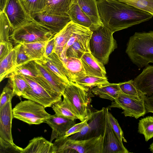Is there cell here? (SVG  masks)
Returning a JSON list of instances; mask_svg holds the SVG:
<instances>
[{"label":"cell","mask_w":153,"mask_h":153,"mask_svg":"<svg viewBox=\"0 0 153 153\" xmlns=\"http://www.w3.org/2000/svg\"><path fill=\"white\" fill-rule=\"evenodd\" d=\"M23 149L0 139V153H22Z\"/></svg>","instance_id":"40"},{"label":"cell","mask_w":153,"mask_h":153,"mask_svg":"<svg viewBox=\"0 0 153 153\" xmlns=\"http://www.w3.org/2000/svg\"><path fill=\"white\" fill-rule=\"evenodd\" d=\"M43 105L30 100L21 101L12 109L13 118L29 124L45 122L51 115Z\"/></svg>","instance_id":"7"},{"label":"cell","mask_w":153,"mask_h":153,"mask_svg":"<svg viewBox=\"0 0 153 153\" xmlns=\"http://www.w3.org/2000/svg\"><path fill=\"white\" fill-rule=\"evenodd\" d=\"M103 24L113 33L146 22L153 16L116 0H97Z\"/></svg>","instance_id":"1"},{"label":"cell","mask_w":153,"mask_h":153,"mask_svg":"<svg viewBox=\"0 0 153 153\" xmlns=\"http://www.w3.org/2000/svg\"><path fill=\"white\" fill-rule=\"evenodd\" d=\"M146 113H153V94L146 96L144 99Z\"/></svg>","instance_id":"46"},{"label":"cell","mask_w":153,"mask_h":153,"mask_svg":"<svg viewBox=\"0 0 153 153\" xmlns=\"http://www.w3.org/2000/svg\"><path fill=\"white\" fill-rule=\"evenodd\" d=\"M134 81L138 88L146 96L153 95V65L146 66Z\"/></svg>","instance_id":"19"},{"label":"cell","mask_w":153,"mask_h":153,"mask_svg":"<svg viewBox=\"0 0 153 153\" xmlns=\"http://www.w3.org/2000/svg\"><path fill=\"white\" fill-rule=\"evenodd\" d=\"M106 108L91 112L88 124L79 132L74 134L69 138L81 140L103 136L106 120Z\"/></svg>","instance_id":"8"},{"label":"cell","mask_w":153,"mask_h":153,"mask_svg":"<svg viewBox=\"0 0 153 153\" xmlns=\"http://www.w3.org/2000/svg\"><path fill=\"white\" fill-rule=\"evenodd\" d=\"M54 35L36 20L13 30L10 39L16 44L47 42Z\"/></svg>","instance_id":"6"},{"label":"cell","mask_w":153,"mask_h":153,"mask_svg":"<svg viewBox=\"0 0 153 153\" xmlns=\"http://www.w3.org/2000/svg\"><path fill=\"white\" fill-rule=\"evenodd\" d=\"M8 0H0V12L4 11Z\"/></svg>","instance_id":"47"},{"label":"cell","mask_w":153,"mask_h":153,"mask_svg":"<svg viewBox=\"0 0 153 153\" xmlns=\"http://www.w3.org/2000/svg\"><path fill=\"white\" fill-rule=\"evenodd\" d=\"M34 19L50 30L55 35L62 30L70 21L68 15H57L42 12Z\"/></svg>","instance_id":"12"},{"label":"cell","mask_w":153,"mask_h":153,"mask_svg":"<svg viewBox=\"0 0 153 153\" xmlns=\"http://www.w3.org/2000/svg\"><path fill=\"white\" fill-rule=\"evenodd\" d=\"M75 82L81 86L90 89L109 83L106 77H101L88 75Z\"/></svg>","instance_id":"34"},{"label":"cell","mask_w":153,"mask_h":153,"mask_svg":"<svg viewBox=\"0 0 153 153\" xmlns=\"http://www.w3.org/2000/svg\"><path fill=\"white\" fill-rule=\"evenodd\" d=\"M46 42H37L22 44L27 55L35 60L41 59L44 57Z\"/></svg>","instance_id":"31"},{"label":"cell","mask_w":153,"mask_h":153,"mask_svg":"<svg viewBox=\"0 0 153 153\" xmlns=\"http://www.w3.org/2000/svg\"><path fill=\"white\" fill-rule=\"evenodd\" d=\"M13 72L28 76L48 90L53 92L59 93L53 89L42 76L37 68L34 60L29 61L17 66Z\"/></svg>","instance_id":"17"},{"label":"cell","mask_w":153,"mask_h":153,"mask_svg":"<svg viewBox=\"0 0 153 153\" xmlns=\"http://www.w3.org/2000/svg\"><path fill=\"white\" fill-rule=\"evenodd\" d=\"M74 0H46L42 12L57 15H68L67 13Z\"/></svg>","instance_id":"30"},{"label":"cell","mask_w":153,"mask_h":153,"mask_svg":"<svg viewBox=\"0 0 153 153\" xmlns=\"http://www.w3.org/2000/svg\"><path fill=\"white\" fill-rule=\"evenodd\" d=\"M121 92L133 97L145 99L146 95L141 91L135 84L134 80L119 83Z\"/></svg>","instance_id":"36"},{"label":"cell","mask_w":153,"mask_h":153,"mask_svg":"<svg viewBox=\"0 0 153 153\" xmlns=\"http://www.w3.org/2000/svg\"><path fill=\"white\" fill-rule=\"evenodd\" d=\"M0 61L8 54L13 48L10 41L0 42Z\"/></svg>","instance_id":"44"},{"label":"cell","mask_w":153,"mask_h":153,"mask_svg":"<svg viewBox=\"0 0 153 153\" xmlns=\"http://www.w3.org/2000/svg\"><path fill=\"white\" fill-rule=\"evenodd\" d=\"M7 78H9L8 85L13 90L14 96L22 97L30 89L29 84L20 74L13 72Z\"/></svg>","instance_id":"28"},{"label":"cell","mask_w":153,"mask_h":153,"mask_svg":"<svg viewBox=\"0 0 153 153\" xmlns=\"http://www.w3.org/2000/svg\"><path fill=\"white\" fill-rule=\"evenodd\" d=\"M62 60L70 76L71 81L75 82L87 75L81 59L66 57Z\"/></svg>","instance_id":"24"},{"label":"cell","mask_w":153,"mask_h":153,"mask_svg":"<svg viewBox=\"0 0 153 153\" xmlns=\"http://www.w3.org/2000/svg\"><path fill=\"white\" fill-rule=\"evenodd\" d=\"M138 132L144 135L146 142L153 137V116H148L139 120Z\"/></svg>","instance_id":"35"},{"label":"cell","mask_w":153,"mask_h":153,"mask_svg":"<svg viewBox=\"0 0 153 153\" xmlns=\"http://www.w3.org/2000/svg\"><path fill=\"white\" fill-rule=\"evenodd\" d=\"M91 91L95 95L100 97L115 101L121 92L119 83L108 84L95 87L92 88Z\"/></svg>","instance_id":"29"},{"label":"cell","mask_w":153,"mask_h":153,"mask_svg":"<svg viewBox=\"0 0 153 153\" xmlns=\"http://www.w3.org/2000/svg\"><path fill=\"white\" fill-rule=\"evenodd\" d=\"M4 11L12 30L36 21L27 13L21 0H8Z\"/></svg>","instance_id":"11"},{"label":"cell","mask_w":153,"mask_h":153,"mask_svg":"<svg viewBox=\"0 0 153 153\" xmlns=\"http://www.w3.org/2000/svg\"><path fill=\"white\" fill-rule=\"evenodd\" d=\"M52 128L50 141L59 137L63 136L65 133L76 124L74 120L55 114L51 115L45 122Z\"/></svg>","instance_id":"16"},{"label":"cell","mask_w":153,"mask_h":153,"mask_svg":"<svg viewBox=\"0 0 153 153\" xmlns=\"http://www.w3.org/2000/svg\"><path fill=\"white\" fill-rule=\"evenodd\" d=\"M80 8L90 18L94 25L98 27L103 25L98 12L96 0H76Z\"/></svg>","instance_id":"26"},{"label":"cell","mask_w":153,"mask_h":153,"mask_svg":"<svg viewBox=\"0 0 153 153\" xmlns=\"http://www.w3.org/2000/svg\"><path fill=\"white\" fill-rule=\"evenodd\" d=\"M28 14L34 19L35 16L45 9L46 0H25L21 1Z\"/></svg>","instance_id":"33"},{"label":"cell","mask_w":153,"mask_h":153,"mask_svg":"<svg viewBox=\"0 0 153 153\" xmlns=\"http://www.w3.org/2000/svg\"><path fill=\"white\" fill-rule=\"evenodd\" d=\"M21 44H18L13 48L10 53L0 61V81L1 82L15 70L18 50Z\"/></svg>","instance_id":"25"},{"label":"cell","mask_w":153,"mask_h":153,"mask_svg":"<svg viewBox=\"0 0 153 153\" xmlns=\"http://www.w3.org/2000/svg\"><path fill=\"white\" fill-rule=\"evenodd\" d=\"M11 25L5 13L0 12V42L10 41Z\"/></svg>","instance_id":"37"},{"label":"cell","mask_w":153,"mask_h":153,"mask_svg":"<svg viewBox=\"0 0 153 153\" xmlns=\"http://www.w3.org/2000/svg\"><path fill=\"white\" fill-rule=\"evenodd\" d=\"M54 36L46 42L44 57H48L54 52L55 45Z\"/></svg>","instance_id":"45"},{"label":"cell","mask_w":153,"mask_h":153,"mask_svg":"<svg viewBox=\"0 0 153 153\" xmlns=\"http://www.w3.org/2000/svg\"><path fill=\"white\" fill-rule=\"evenodd\" d=\"M52 107L55 114L58 115L74 120L78 119L69 105L64 99L56 102Z\"/></svg>","instance_id":"32"},{"label":"cell","mask_w":153,"mask_h":153,"mask_svg":"<svg viewBox=\"0 0 153 153\" xmlns=\"http://www.w3.org/2000/svg\"><path fill=\"white\" fill-rule=\"evenodd\" d=\"M71 21L89 29L93 31L99 27L94 24L90 18L82 10L76 0H74L67 13Z\"/></svg>","instance_id":"21"},{"label":"cell","mask_w":153,"mask_h":153,"mask_svg":"<svg viewBox=\"0 0 153 153\" xmlns=\"http://www.w3.org/2000/svg\"><path fill=\"white\" fill-rule=\"evenodd\" d=\"M103 140L102 135L81 140L59 137L53 143L55 153H102Z\"/></svg>","instance_id":"5"},{"label":"cell","mask_w":153,"mask_h":153,"mask_svg":"<svg viewBox=\"0 0 153 153\" xmlns=\"http://www.w3.org/2000/svg\"><path fill=\"white\" fill-rule=\"evenodd\" d=\"M92 33V31L75 41L68 48L66 56L81 59L84 53L90 52L89 42Z\"/></svg>","instance_id":"23"},{"label":"cell","mask_w":153,"mask_h":153,"mask_svg":"<svg viewBox=\"0 0 153 153\" xmlns=\"http://www.w3.org/2000/svg\"><path fill=\"white\" fill-rule=\"evenodd\" d=\"M153 16V0H117Z\"/></svg>","instance_id":"38"},{"label":"cell","mask_w":153,"mask_h":153,"mask_svg":"<svg viewBox=\"0 0 153 153\" xmlns=\"http://www.w3.org/2000/svg\"><path fill=\"white\" fill-rule=\"evenodd\" d=\"M14 97L13 90L9 85L6 86L3 88L0 98V108L4 106L8 101H11Z\"/></svg>","instance_id":"41"},{"label":"cell","mask_w":153,"mask_h":153,"mask_svg":"<svg viewBox=\"0 0 153 153\" xmlns=\"http://www.w3.org/2000/svg\"><path fill=\"white\" fill-rule=\"evenodd\" d=\"M103 137V146L102 153L129 152L124 146L123 143L121 142L112 129L106 115Z\"/></svg>","instance_id":"13"},{"label":"cell","mask_w":153,"mask_h":153,"mask_svg":"<svg viewBox=\"0 0 153 153\" xmlns=\"http://www.w3.org/2000/svg\"><path fill=\"white\" fill-rule=\"evenodd\" d=\"M90 117V115L86 119L81 122L75 124L71 128L65 133L63 137H68L79 132L85 126L88 124Z\"/></svg>","instance_id":"43"},{"label":"cell","mask_w":153,"mask_h":153,"mask_svg":"<svg viewBox=\"0 0 153 153\" xmlns=\"http://www.w3.org/2000/svg\"><path fill=\"white\" fill-rule=\"evenodd\" d=\"M144 99L130 96L121 92L108 108V109L113 108H121L123 110L122 113L125 117L137 119L146 113Z\"/></svg>","instance_id":"10"},{"label":"cell","mask_w":153,"mask_h":153,"mask_svg":"<svg viewBox=\"0 0 153 153\" xmlns=\"http://www.w3.org/2000/svg\"><path fill=\"white\" fill-rule=\"evenodd\" d=\"M106 113L108 120L112 129L120 140L122 142H123V141L125 142H127V140L124 137L123 131L117 120L109 112L108 107L106 108Z\"/></svg>","instance_id":"39"},{"label":"cell","mask_w":153,"mask_h":153,"mask_svg":"<svg viewBox=\"0 0 153 153\" xmlns=\"http://www.w3.org/2000/svg\"><path fill=\"white\" fill-rule=\"evenodd\" d=\"M75 23L70 21L62 30L54 36L55 47L54 52L59 56L73 33Z\"/></svg>","instance_id":"27"},{"label":"cell","mask_w":153,"mask_h":153,"mask_svg":"<svg viewBox=\"0 0 153 153\" xmlns=\"http://www.w3.org/2000/svg\"><path fill=\"white\" fill-rule=\"evenodd\" d=\"M21 0V1H25V0Z\"/></svg>","instance_id":"49"},{"label":"cell","mask_w":153,"mask_h":153,"mask_svg":"<svg viewBox=\"0 0 153 153\" xmlns=\"http://www.w3.org/2000/svg\"><path fill=\"white\" fill-rule=\"evenodd\" d=\"M81 59L87 75L101 77H106L104 65L90 52L84 53Z\"/></svg>","instance_id":"18"},{"label":"cell","mask_w":153,"mask_h":153,"mask_svg":"<svg viewBox=\"0 0 153 153\" xmlns=\"http://www.w3.org/2000/svg\"><path fill=\"white\" fill-rule=\"evenodd\" d=\"M149 149H150L151 152L152 153H153V142L150 145Z\"/></svg>","instance_id":"48"},{"label":"cell","mask_w":153,"mask_h":153,"mask_svg":"<svg viewBox=\"0 0 153 153\" xmlns=\"http://www.w3.org/2000/svg\"><path fill=\"white\" fill-rule=\"evenodd\" d=\"M113 33L104 25L92 31L89 42L90 52L104 65L107 64L110 55L117 48Z\"/></svg>","instance_id":"4"},{"label":"cell","mask_w":153,"mask_h":153,"mask_svg":"<svg viewBox=\"0 0 153 153\" xmlns=\"http://www.w3.org/2000/svg\"><path fill=\"white\" fill-rule=\"evenodd\" d=\"M48 68L58 76L69 83L71 79L65 65L60 57L53 52L48 57L35 60Z\"/></svg>","instance_id":"15"},{"label":"cell","mask_w":153,"mask_h":153,"mask_svg":"<svg viewBox=\"0 0 153 153\" xmlns=\"http://www.w3.org/2000/svg\"><path fill=\"white\" fill-rule=\"evenodd\" d=\"M22 153H55L54 144L42 137H35L23 149Z\"/></svg>","instance_id":"22"},{"label":"cell","mask_w":153,"mask_h":153,"mask_svg":"<svg viewBox=\"0 0 153 153\" xmlns=\"http://www.w3.org/2000/svg\"><path fill=\"white\" fill-rule=\"evenodd\" d=\"M33 60L26 53L25 51L23 45L21 44L18 50L17 55L16 59V67L29 61Z\"/></svg>","instance_id":"42"},{"label":"cell","mask_w":153,"mask_h":153,"mask_svg":"<svg viewBox=\"0 0 153 153\" xmlns=\"http://www.w3.org/2000/svg\"><path fill=\"white\" fill-rule=\"evenodd\" d=\"M126 52L132 63L139 68L153 63V31L135 32L129 38Z\"/></svg>","instance_id":"2"},{"label":"cell","mask_w":153,"mask_h":153,"mask_svg":"<svg viewBox=\"0 0 153 153\" xmlns=\"http://www.w3.org/2000/svg\"><path fill=\"white\" fill-rule=\"evenodd\" d=\"M36 66L53 89L62 95L69 83L61 78L48 68L34 60Z\"/></svg>","instance_id":"20"},{"label":"cell","mask_w":153,"mask_h":153,"mask_svg":"<svg viewBox=\"0 0 153 153\" xmlns=\"http://www.w3.org/2000/svg\"><path fill=\"white\" fill-rule=\"evenodd\" d=\"M20 75L30 87V90L22 96V97L39 103L45 108L51 107L54 103L62 100V94L51 92L28 76Z\"/></svg>","instance_id":"9"},{"label":"cell","mask_w":153,"mask_h":153,"mask_svg":"<svg viewBox=\"0 0 153 153\" xmlns=\"http://www.w3.org/2000/svg\"><path fill=\"white\" fill-rule=\"evenodd\" d=\"M91 89H92L70 81L62 94L63 99L81 122L86 119L91 113L89 108Z\"/></svg>","instance_id":"3"},{"label":"cell","mask_w":153,"mask_h":153,"mask_svg":"<svg viewBox=\"0 0 153 153\" xmlns=\"http://www.w3.org/2000/svg\"><path fill=\"white\" fill-rule=\"evenodd\" d=\"M13 118L11 101H10L0 108V139L13 144L11 131Z\"/></svg>","instance_id":"14"}]
</instances>
